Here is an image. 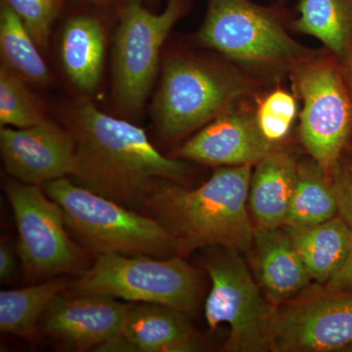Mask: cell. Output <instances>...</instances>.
Wrapping results in <instances>:
<instances>
[{
  "instance_id": "17",
  "label": "cell",
  "mask_w": 352,
  "mask_h": 352,
  "mask_svg": "<svg viewBox=\"0 0 352 352\" xmlns=\"http://www.w3.org/2000/svg\"><path fill=\"white\" fill-rule=\"evenodd\" d=\"M298 170L295 159L288 153L276 149L256 164L249 193V210L254 227H284Z\"/></svg>"
},
{
  "instance_id": "1",
  "label": "cell",
  "mask_w": 352,
  "mask_h": 352,
  "mask_svg": "<svg viewBox=\"0 0 352 352\" xmlns=\"http://www.w3.org/2000/svg\"><path fill=\"white\" fill-rule=\"evenodd\" d=\"M69 131L76 142L74 182L131 210L142 212L157 180L186 175V164L162 155L142 129L90 102L76 106Z\"/></svg>"
},
{
  "instance_id": "19",
  "label": "cell",
  "mask_w": 352,
  "mask_h": 352,
  "mask_svg": "<svg viewBox=\"0 0 352 352\" xmlns=\"http://www.w3.org/2000/svg\"><path fill=\"white\" fill-rule=\"evenodd\" d=\"M302 258L310 279L329 283L346 263L352 248V230L342 215L300 229L285 228Z\"/></svg>"
},
{
  "instance_id": "10",
  "label": "cell",
  "mask_w": 352,
  "mask_h": 352,
  "mask_svg": "<svg viewBox=\"0 0 352 352\" xmlns=\"http://www.w3.org/2000/svg\"><path fill=\"white\" fill-rule=\"evenodd\" d=\"M18 232V256L28 277L45 279L82 273L85 256L72 239L63 210L41 185L4 184Z\"/></svg>"
},
{
  "instance_id": "31",
  "label": "cell",
  "mask_w": 352,
  "mask_h": 352,
  "mask_svg": "<svg viewBox=\"0 0 352 352\" xmlns=\"http://www.w3.org/2000/svg\"><path fill=\"white\" fill-rule=\"evenodd\" d=\"M85 3L97 7H107L117 2L118 0H82Z\"/></svg>"
},
{
  "instance_id": "23",
  "label": "cell",
  "mask_w": 352,
  "mask_h": 352,
  "mask_svg": "<svg viewBox=\"0 0 352 352\" xmlns=\"http://www.w3.org/2000/svg\"><path fill=\"white\" fill-rule=\"evenodd\" d=\"M296 31L309 34L326 47L344 54L351 45L352 0H300Z\"/></svg>"
},
{
  "instance_id": "30",
  "label": "cell",
  "mask_w": 352,
  "mask_h": 352,
  "mask_svg": "<svg viewBox=\"0 0 352 352\" xmlns=\"http://www.w3.org/2000/svg\"><path fill=\"white\" fill-rule=\"evenodd\" d=\"M346 78L352 91V45L346 51Z\"/></svg>"
},
{
  "instance_id": "32",
  "label": "cell",
  "mask_w": 352,
  "mask_h": 352,
  "mask_svg": "<svg viewBox=\"0 0 352 352\" xmlns=\"http://www.w3.org/2000/svg\"><path fill=\"white\" fill-rule=\"evenodd\" d=\"M147 1H149V2H154L155 0H147Z\"/></svg>"
},
{
  "instance_id": "6",
  "label": "cell",
  "mask_w": 352,
  "mask_h": 352,
  "mask_svg": "<svg viewBox=\"0 0 352 352\" xmlns=\"http://www.w3.org/2000/svg\"><path fill=\"white\" fill-rule=\"evenodd\" d=\"M199 41L235 61L263 67H293L311 52L285 30L276 7L252 0H208Z\"/></svg>"
},
{
  "instance_id": "24",
  "label": "cell",
  "mask_w": 352,
  "mask_h": 352,
  "mask_svg": "<svg viewBox=\"0 0 352 352\" xmlns=\"http://www.w3.org/2000/svg\"><path fill=\"white\" fill-rule=\"evenodd\" d=\"M24 78L0 67V124L1 127L25 129L45 120L41 104L28 87Z\"/></svg>"
},
{
  "instance_id": "4",
  "label": "cell",
  "mask_w": 352,
  "mask_h": 352,
  "mask_svg": "<svg viewBox=\"0 0 352 352\" xmlns=\"http://www.w3.org/2000/svg\"><path fill=\"white\" fill-rule=\"evenodd\" d=\"M198 273L182 256L168 258L104 254L83 270L67 293L104 295L129 302L157 303L189 314L195 307Z\"/></svg>"
},
{
  "instance_id": "12",
  "label": "cell",
  "mask_w": 352,
  "mask_h": 352,
  "mask_svg": "<svg viewBox=\"0 0 352 352\" xmlns=\"http://www.w3.org/2000/svg\"><path fill=\"white\" fill-rule=\"evenodd\" d=\"M0 151L7 173L27 184L43 186L75 170L73 134L47 120L25 129L1 127Z\"/></svg>"
},
{
  "instance_id": "14",
  "label": "cell",
  "mask_w": 352,
  "mask_h": 352,
  "mask_svg": "<svg viewBox=\"0 0 352 352\" xmlns=\"http://www.w3.org/2000/svg\"><path fill=\"white\" fill-rule=\"evenodd\" d=\"M274 149L259 131L256 116L230 109L190 138L176 157L207 166H254Z\"/></svg>"
},
{
  "instance_id": "5",
  "label": "cell",
  "mask_w": 352,
  "mask_h": 352,
  "mask_svg": "<svg viewBox=\"0 0 352 352\" xmlns=\"http://www.w3.org/2000/svg\"><path fill=\"white\" fill-rule=\"evenodd\" d=\"M249 91L239 76L191 57L164 62L153 106L157 131L166 140L182 138L232 108Z\"/></svg>"
},
{
  "instance_id": "25",
  "label": "cell",
  "mask_w": 352,
  "mask_h": 352,
  "mask_svg": "<svg viewBox=\"0 0 352 352\" xmlns=\"http://www.w3.org/2000/svg\"><path fill=\"white\" fill-rule=\"evenodd\" d=\"M296 113L298 105L294 95L279 87L259 101L256 124L264 138L275 145L288 135Z\"/></svg>"
},
{
  "instance_id": "9",
  "label": "cell",
  "mask_w": 352,
  "mask_h": 352,
  "mask_svg": "<svg viewBox=\"0 0 352 352\" xmlns=\"http://www.w3.org/2000/svg\"><path fill=\"white\" fill-rule=\"evenodd\" d=\"M291 69L303 105L300 115V141L312 160L331 175L352 127L349 83L331 58L311 55Z\"/></svg>"
},
{
  "instance_id": "3",
  "label": "cell",
  "mask_w": 352,
  "mask_h": 352,
  "mask_svg": "<svg viewBox=\"0 0 352 352\" xmlns=\"http://www.w3.org/2000/svg\"><path fill=\"white\" fill-rule=\"evenodd\" d=\"M63 210L72 237L95 256H177L170 232L156 219L98 195L68 177L43 185Z\"/></svg>"
},
{
  "instance_id": "28",
  "label": "cell",
  "mask_w": 352,
  "mask_h": 352,
  "mask_svg": "<svg viewBox=\"0 0 352 352\" xmlns=\"http://www.w3.org/2000/svg\"><path fill=\"white\" fill-rule=\"evenodd\" d=\"M330 292H347L352 289V248L346 263L326 285Z\"/></svg>"
},
{
  "instance_id": "20",
  "label": "cell",
  "mask_w": 352,
  "mask_h": 352,
  "mask_svg": "<svg viewBox=\"0 0 352 352\" xmlns=\"http://www.w3.org/2000/svg\"><path fill=\"white\" fill-rule=\"evenodd\" d=\"M339 214V201L330 175L315 161L298 164V179L285 228L318 226Z\"/></svg>"
},
{
  "instance_id": "11",
  "label": "cell",
  "mask_w": 352,
  "mask_h": 352,
  "mask_svg": "<svg viewBox=\"0 0 352 352\" xmlns=\"http://www.w3.org/2000/svg\"><path fill=\"white\" fill-rule=\"evenodd\" d=\"M327 293L275 307L273 351H333L352 346V294Z\"/></svg>"
},
{
  "instance_id": "21",
  "label": "cell",
  "mask_w": 352,
  "mask_h": 352,
  "mask_svg": "<svg viewBox=\"0 0 352 352\" xmlns=\"http://www.w3.org/2000/svg\"><path fill=\"white\" fill-rule=\"evenodd\" d=\"M68 288L66 280L56 278L27 288L0 292V330L23 339H34L50 302Z\"/></svg>"
},
{
  "instance_id": "2",
  "label": "cell",
  "mask_w": 352,
  "mask_h": 352,
  "mask_svg": "<svg viewBox=\"0 0 352 352\" xmlns=\"http://www.w3.org/2000/svg\"><path fill=\"white\" fill-rule=\"evenodd\" d=\"M252 168L251 164L220 168L195 189L157 180L142 212L170 232L178 256L201 248L250 251L254 234L248 208Z\"/></svg>"
},
{
  "instance_id": "8",
  "label": "cell",
  "mask_w": 352,
  "mask_h": 352,
  "mask_svg": "<svg viewBox=\"0 0 352 352\" xmlns=\"http://www.w3.org/2000/svg\"><path fill=\"white\" fill-rule=\"evenodd\" d=\"M239 252L223 247L208 252L205 265L212 288L206 300V320L212 330L221 323L230 327L223 351H272L275 305L264 298Z\"/></svg>"
},
{
  "instance_id": "13",
  "label": "cell",
  "mask_w": 352,
  "mask_h": 352,
  "mask_svg": "<svg viewBox=\"0 0 352 352\" xmlns=\"http://www.w3.org/2000/svg\"><path fill=\"white\" fill-rule=\"evenodd\" d=\"M131 303L104 295L59 294L44 312L39 329L73 351H94L122 333Z\"/></svg>"
},
{
  "instance_id": "22",
  "label": "cell",
  "mask_w": 352,
  "mask_h": 352,
  "mask_svg": "<svg viewBox=\"0 0 352 352\" xmlns=\"http://www.w3.org/2000/svg\"><path fill=\"white\" fill-rule=\"evenodd\" d=\"M39 47L12 8L2 1L0 6V51L3 65L25 82L38 85L50 82V69Z\"/></svg>"
},
{
  "instance_id": "15",
  "label": "cell",
  "mask_w": 352,
  "mask_h": 352,
  "mask_svg": "<svg viewBox=\"0 0 352 352\" xmlns=\"http://www.w3.org/2000/svg\"><path fill=\"white\" fill-rule=\"evenodd\" d=\"M250 251L264 296L275 307L293 298L311 280L291 236L282 227H254Z\"/></svg>"
},
{
  "instance_id": "7",
  "label": "cell",
  "mask_w": 352,
  "mask_h": 352,
  "mask_svg": "<svg viewBox=\"0 0 352 352\" xmlns=\"http://www.w3.org/2000/svg\"><path fill=\"white\" fill-rule=\"evenodd\" d=\"M189 0H166L161 13H153L143 0H122L113 54V98L127 116L142 111L159 69L162 46Z\"/></svg>"
},
{
  "instance_id": "18",
  "label": "cell",
  "mask_w": 352,
  "mask_h": 352,
  "mask_svg": "<svg viewBox=\"0 0 352 352\" xmlns=\"http://www.w3.org/2000/svg\"><path fill=\"white\" fill-rule=\"evenodd\" d=\"M60 54L71 82L83 92L94 91L100 82L105 58L101 21L89 14L72 16L62 31Z\"/></svg>"
},
{
  "instance_id": "27",
  "label": "cell",
  "mask_w": 352,
  "mask_h": 352,
  "mask_svg": "<svg viewBox=\"0 0 352 352\" xmlns=\"http://www.w3.org/2000/svg\"><path fill=\"white\" fill-rule=\"evenodd\" d=\"M333 187L339 201L340 214L352 230V166L337 176Z\"/></svg>"
},
{
  "instance_id": "29",
  "label": "cell",
  "mask_w": 352,
  "mask_h": 352,
  "mask_svg": "<svg viewBox=\"0 0 352 352\" xmlns=\"http://www.w3.org/2000/svg\"><path fill=\"white\" fill-rule=\"evenodd\" d=\"M16 270L15 254L11 245L1 240L0 245V280L2 283L12 279Z\"/></svg>"
},
{
  "instance_id": "26",
  "label": "cell",
  "mask_w": 352,
  "mask_h": 352,
  "mask_svg": "<svg viewBox=\"0 0 352 352\" xmlns=\"http://www.w3.org/2000/svg\"><path fill=\"white\" fill-rule=\"evenodd\" d=\"M19 16L38 44L47 50L52 25L61 13L65 0H2Z\"/></svg>"
},
{
  "instance_id": "16",
  "label": "cell",
  "mask_w": 352,
  "mask_h": 352,
  "mask_svg": "<svg viewBox=\"0 0 352 352\" xmlns=\"http://www.w3.org/2000/svg\"><path fill=\"white\" fill-rule=\"evenodd\" d=\"M185 312L157 303L131 302L122 333L139 352L199 351Z\"/></svg>"
}]
</instances>
